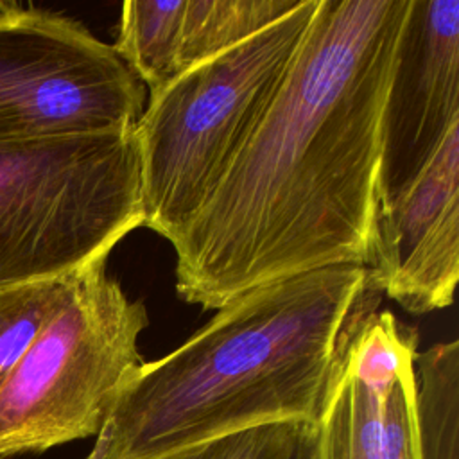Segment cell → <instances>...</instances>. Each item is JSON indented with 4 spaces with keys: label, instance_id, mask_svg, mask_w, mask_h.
Wrapping results in <instances>:
<instances>
[{
    "label": "cell",
    "instance_id": "6da1fadb",
    "mask_svg": "<svg viewBox=\"0 0 459 459\" xmlns=\"http://www.w3.org/2000/svg\"><path fill=\"white\" fill-rule=\"evenodd\" d=\"M409 0H317L269 111L170 242L176 290L217 310L258 285L368 265L380 111Z\"/></svg>",
    "mask_w": 459,
    "mask_h": 459
},
{
    "label": "cell",
    "instance_id": "7a4b0ae2",
    "mask_svg": "<svg viewBox=\"0 0 459 459\" xmlns=\"http://www.w3.org/2000/svg\"><path fill=\"white\" fill-rule=\"evenodd\" d=\"M368 289V267L332 265L230 299L172 353L138 366L86 459H161L255 427L314 425Z\"/></svg>",
    "mask_w": 459,
    "mask_h": 459
},
{
    "label": "cell",
    "instance_id": "3957f363",
    "mask_svg": "<svg viewBox=\"0 0 459 459\" xmlns=\"http://www.w3.org/2000/svg\"><path fill=\"white\" fill-rule=\"evenodd\" d=\"M317 0L149 95L134 127L143 224L172 242L203 208L269 111Z\"/></svg>",
    "mask_w": 459,
    "mask_h": 459
},
{
    "label": "cell",
    "instance_id": "277c9868",
    "mask_svg": "<svg viewBox=\"0 0 459 459\" xmlns=\"http://www.w3.org/2000/svg\"><path fill=\"white\" fill-rule=\"evenodd\" d=\"M142 224L134 129L0 143V289L72 276Z\"/></svg>",
    "mask_w": 459,
    "mask_h": 459
},
{
    "label": "cell",
    "instance_id": "5b68a950",
    "mask_svg": "<svg viewBox=\"0 0 459 459\" xmlns=\"http://www.w3.org/2000/svg\"><path fill=\"white\" fill-rule=\"evenodd\" d=\"M147 308L97 260L74 276L0 387V459L95 437L143 362Z\"/></svg>",
    "mask_w": 459,
    "mask_h": 459
},
{
    "label": "cell",
    "instance_id": "8992f818",
    "mask_svg": "<svg viewBox=\"0 0 459 459\" xmlns=\"http://www.w3.org/2000/svg\"><path fill=\"white\" fill-rule=\"evenodd\" d=\"M143 88L82 23L0 2V143L131 131Z\"/></svg>",
    "mask_w": 459,
    "mask_h": 459
},
{
    "label": "cell",
    "instance_id": "52a82bcc",
    "mask_svg": "<svg viewBox=\"0 0 459 459\" xmlns=\"http://www.w3.org/2000/svg\"><path fill=\"white\" fill-rule=\"evenodd\" d=\"M416 328L378 310L341 335L312 459H420Z\"/></svg>",
    "mask_w": 459,
    "mask_h": 459
},
{
    "label": "cell",
    "instance_id": "ba28073f",
    "mask_svg": "<svg viewBox=\"0 0 459 459\" xmlns=\"http://www.w3.org/2000/svg\"><path fill=\"white\" fill-rule=\"evenodd\" d=\"M459 126V0H409L380 111L377 201L389 208Z\"/></svg>",
    "mask_w": 459,
    "mask_h": 459
},
{
    "label": "cell",
    "instance_id": "9c48e42d",
    "mask_svg": "<svg viewBox=\"0 0 459 459\" xmlns=\"http://www.w3.org/2000/svg\"><path fill=\"white\" fill-rule=\"evenodd\" d=\"M369 281L411 314L454 301L459 280V126L412 185L377 210Z\"/></svg>",
    "mask_w": 459,
    "mask_h": 459
},
{
    "label": "cell",
    "instance_id": "30bf717a",
    "mask_svg": "<svg viewBox=\"0 0 459 459\" xmlns=\"http://www.w3.org/2000/svg\"><path fill=\"white\" fill-rule=\"evenodd\" d=\"M299 4L301 0H185L178 74L253 38Z\"/></svg>",
    "mask_w": 459,
    "mask_h": 459
},
{
    "label": "cell",
    "instance_id": "8fae6325",
    "mask_svg": "<svg viewBox=\"0 0 459 459\" xmlns=\"http://www.w3.org/2000/svg\"><path fill=\"white\" fill-rule=\"evenodd\" d=\"M185 0H127L122 5L115 52L149 90L167 86L178 74V45Z\"/></svg>",
    "mask_w": 459,
    "mask_h": 459
},
{
    "label": "cell",
    "instance_id": "7c38bea8",
    "mask_svg": "<svg viewBox=\"0 0 459 459\" xmlns=\"http://www.w3.org/2000/svg\"><path fill=\"white\" fill-rule=\"evenodd\" d=\"M420 459H459V342H439L414 360Z\"/></svg>",
    "mask_w": 459,
    "mask_h": 459
},
{
    "label": "cell",
    "instance_id": "4fadbf2b",
    "mask_svg": "<svg viewBox=\"0 0 459 459\" xmlns=\"http://www.w3.org/2000/svg\"><path fill=\"white\" fill-rule=\"evenodd\" d=\"M75 274L0 289V387L45 323L65 303Z\"/></svg>",
    "mask_w": 459,
    "mask_h": 459
},
{
    "label": "cell",
    "instance_id": "5bb4252c",
    "mask_svg": "<svg viewBox=\"0 0 459 459\" xmlns=\"http://www.w3.org/2000/svg\"><path fill=\"white\" fill-rule=\"evenodd\" d=\"M307 427L305 423L255 427L161 459H287Z\"/></svg>",
    "mask_w": 459,
    "mask_h": 459
},
{
    "label": "cell",
    "instance_id": "9a60e30c",
    "mask_svg": "<svg viewBox=\"0 0 459 459\" xmlns=\"http://www.w3.org/2000/svg\"><path fill=\"white\" fill-rule=\"evenodd\" d=\"M312 429L314 425H308L303 430L287 459H312Z\"/></svg>",
    "mask_w": 459,
    "mask_h": 459
}]
</instances>
